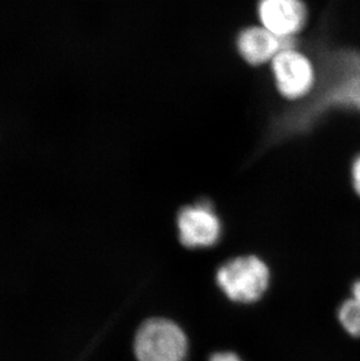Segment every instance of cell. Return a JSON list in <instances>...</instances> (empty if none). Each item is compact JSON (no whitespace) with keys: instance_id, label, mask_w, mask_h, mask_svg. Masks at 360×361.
<instances>
[{"instance_id":"7","label":"cell","mask_w":360,"mask_h":361,"mask_svg":"<svg viewBox=\"0 0 360 361\" xmlns=\"http://www.w3.org/2000/svg\"><path fill=\"white\" fill-rule=\"evenodd\" d=\"M338 319L347 334L360 338V280L352 286L351 298L340 305Z\"/></svg>"},{"instance_id":"2","label":"cell","mask_w":360,"mask_h":361,"mask_svg":"<svg viewBox=\"0 0 360 361\" xmlns=\"http://www.w3.org/2000/svg\"><path fill=\"white\" fill-rule=\"evenodd\" d=\"M187 339L174 322L155 318L140 326L135 339L138 361H184Z\"/></svg>"},{"instance_id":"9","label":"cell","mask_w":360,"mask_h":361,"mask_svg":"<svg viewBox=\"0 0 360 361\" xmlns=\"http://www.w3.org/2000/svg\"><path fill=\"white\" fill-rule=\"evenodd\" d=\"M210 361H242L241 359L239 358L238 355H234V353H228V352H224V353H217V355H213L212 357L211 360Z\"/></svg>"},{"instance_id":"8","label":"cell","mask_w":360,"mask_h":361,"mask_svg":"<svg viewBox=\"0 0 360 361\" xmlns=\"http://www.w3.org/2000/svg\"><path fill=\"white\" fill-rule=\"evenodd\" d=\"M351 177H352V185H354V191L357 192V195L360 197V154L352 164Z\"/></svg>"},{"instance_id":"3","label":"cell","mask_w":360,"mask_h":361,"mask_svg":"<svg viewBox=\"0 0 360 361\" xmlns=\"http://www.w3.org/2000/svg\"><path fill=\"white\" fill-rule=\"evenodd\" d=\"M270 69L277 92L288 101H302L316 88L315 65L296 47L287 48L276 55Z\"/></svg>"},{"instance_id":"4","label":"cell","mask_w":360,"mask_h":361,"mask_svg":"<svg viewBox=\"0 0 360 361\" xmlns=\"http://www.w3.org/2000/svg\"><path fill=\"white\" fill-rule=\"evenodd\" d=\"M177 225L180 242L188 248L210 247L220 238V220L208 201L181 208Z\"/></svg>"},{"instance_id":"5","label":"cell","mask_w":360,"mask_h":361,"mask_svg":"<svg viewBox=\"0 0 360 361\" xmlns=\"http://www.w3.org/2000/svg\"><path fill=\"white\" fill-rule=\"evenodd\" d=\"M260 25L280 38L296 39L306 27L308 10L303 0H258Z\"/></svg>"},{"instance_id":"1","label":"cell","mask_w":360,"mask_h":361,"mask_svg":"<svg viewBox=\"0 0 360 361\" xmlns=\"http://www.w3.org/2000/svg\"><path fill=\"white\" fill-rule=\"evenodd\" d=\"M217 284L234 302L252 303L268 288V267L256 256L232 259L217 270Z\"/></svg>"},{"instance_id":"6","label":"cell","mask_w":360,"mask_h":361,"mask_svg":"<svg viewBox=\"0 0 360 361\" xmlns=\"http://www.w3.org/2000/svg\"><path fill=\"white\" fill-rule=\"evenodd\" d=\"M292 47H296V39L280 38L261 25L244 28L236 38L239 55L255 67L270 63L276 55Z\"/></svg>"}]
</instances>
